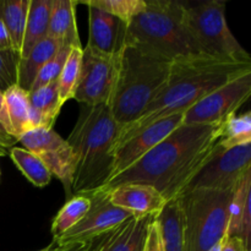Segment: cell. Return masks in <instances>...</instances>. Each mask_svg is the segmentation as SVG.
I'll use <instances>...</instances> for the list:
<instances>
[{
	"mask_svg": "<svg viewBox=\"0 0 251 251\" xmlns=\"http://www.w3.org/2000/svg\"><path fill=\"white\" fill-rule=\"evenodd\" d=\"M50 7L51 0H31L29 2L26 29L22 42L21 59L25 58L34 46L48 37Z\"/></svg>",
	"mask_w": 251,
	"mask_h": 251,
	"instance_id": "cell-22",
	"label": "cell"
},
{
	"mask_svg": "<svg viewBox=\"0 0 251 251\" xmlns=\"http://www.w3.org/2000/svg\"><path fill=\"white\" fill-rule=\"evenodd\" d=\"M126 44L171 61L205 55L189 29L186 2L179 0H146L127 25Z\"/></svg>",
	"mask_w": 251,
	"mask_h": 251,
	"instance_id": "cell-5",
	"label": "cell"
},
{
	"mask_svg": "<svg viewBox=\"0 0 251 251\" xmlns=\"http://www.w3.org/2000/svg\"><path fill=\"white\" fill-rule=\"evenodd\" d=\"M161 226L166 251H188L185 239V220L180 199L168 201L157 216Z\"/></svg>",
	"mask_w": 251,
	"mask_h": 251,
	"instance_id": "cell-20",
	"label": "cell"
},
{
	"mask_svg": "<svg viewBox=\"0 0 251 251\" xmlns=\"http://www.w3.org/2000/svg\"><path fill=\"white\" fill-rule=\"evenodd\" d=\"M82 48H71L66 63L61 70L60 76L58 78L59 88V102L63 107L68 100H74L75 90L77 87L78 77H80L81 58H82Z\"/></svg>",
	"mask_w": 251,
	"mask_h": 251,
	"instance_id": "cell-27",
	"label": "cell"
},
{
	"mask_svg": "<svg viewBox=\"0 0 251 251\" xmlns=\"http://www.w3.org/2000/svg\"><path fill=\"white\" fill-rule=\"evenodd\" d=\"M142 251H166L163 237H162L161 226L157 217L147 227L146 238Z\"/></svg>",
	"mask_w": 251,
	"mask_h": 251,
	"instance_id": "cell-33",
	"label": "cell"
},
{
	"mask_svg": "<svg viewBox=\"0 0 251 251\" xmlns=\"http://www.w3.org/2000/svg\"><path fill=\"white\" fill-rule=\"evenodd\" d=\"M64 47L56 39L47 37L31 49L25 58L20 60L17 86L26 92H29L39 70L46 65L49 59L53 58L59 49Z\"/></svg>",
	"mask_w": 251,
	"mask_h": 251,
	"instance_id": "cell-21",
	"label": "cell"
},
{
	"mask_svg": "<svg viewBox=\"0 0 251 251\" xmlns=\"http://www.w3.org/2000/svg\"><path fill=\"white\" fill-rule=\"evenodd\" d=\"M120 129L107 104L82 105L77 122L66 139L76 156L71 196L96 193L112 179Z\"/></svg>",
	"mask_w": 251,
	"mask_h": 251,
	"instance_id": "cell-3",
	"label": "cell"
},
{
	"mask_svg": "<svg viewBox=\"0 0 251 251\" xmlns=\"http://www.w3.org/2000/svg\"><path fill=\"white\" fill-rule=\"evenodd\" d=\"M251 71V61H235L207 55L178 59L154 100L140 118L120 129L115 150L153 123L169 115L186 112L195 103L229 81Z\"/></svg>",
	"mask_w": 251,
	"mask_h": 251,
	"instance_id": "cell-2",
	"label": "cell"
},
{
	"mask_svg": "<svg viewBox=\"0 0 251 251\" xmlns=\"http://www.w3.org/2000/svg\"><path fill=\"white\" fill-rule=\"evenodd\" d=\"M250 171L251 144L240 145L232 149H223L220 144L215 156L191 179L183 194L195 189H235L243 176Z\"/></svg>",
	"mask_w": 251,
	"mask_h": 251,
	"instance_id": "cell-9",
	"label": "cell"
},
{
	"mask_svg": "<svg viewBox=\"0 0 251 251\" xmlns=\"http://www.w3.org/2000/svg\"><path fill=\"white\" fill-rule=\"evenodd\" d=\"M6 49L14 48H12L11 38H10L9 33H7L6 28H5L4 24L0 21V50H6Z\"/></svg>",
	"mask_w": 251,
	"mask_h": 251,
	"instance_id": "cell-35",
	"label": "cell"
},
{
	"mask_svg": "<svg viewBox=\"0 0 251 251\" xmlns=\"http://www.w3.org/2000/svg\"><path fill=\"white\" fill-rule=\"evenodd\" d=\"M31 0H0V21L4 24L12 48L21 55L22 42L26 29Z\"/></svg>",
	"mask_w": 251,
	"mask_h": 251,
	"instance_id": "cell-23",
	"label": "cell"
},
{
	"mask_svg": "<svg viewBox=\"0 0 251 251\" xmlns=\"http://www.w3.org/2000/svg\"><path fill=\"white\" fill-rule=\"evenodd\" d=\"M251 171L235 186L228 216L227 237H238L250 248L251 235Z\"/></svg>",
	"mask_w": 251,
	"mask_h": 251,
	"instance_id": "cell-17",
	"label": "cell"
},
{
	"mask_svg": "<svg viewBox=\"0 0 251 251\" xmlns=\"http://www.w3.org/2000/svg\"><path fill=\"white\" fill-rule=\"evenodd\" d=\"M21 55L15 49L0 50V92L5 93L17 86Z\"/></svg>",
	"mask_w": 251,
	"mask_h": 251,
	"instance_id": "cell-31",
	"label": "cell"
},
{
	"mask_svg": "<svg viewBox=\"0 0 251 251\" xmlns=\"http://www.w3.org/2000/svg\"><path fill=\"white\" fill-rule=\"evenodd\" d=\"M184 113L185 112L176 113V114L169 115L164 119L153 123L146 129L140 131L139 134L135 135L132 139L127 140L122 146L118 147L114 152V167H113L112 179L129 169L132 164L140 161L159 142L163 141L176 127L183 125Z\"/></svg>",
	"mask_w": 251,
	"mask_h": 251,
	"instance_id": "cell-13",
	"label": "cell"
},
{
	"mask_svg": "<svg viewBox=\"0 0 251 251\" xmlns=\"http://www.w3.org/2000/svg\"><path fill=\"white\" fill-rule=\"evenodd\" d=\"M223 149H232L240 145L251 144V113L233 114L223 122L222 139L220 141Z\"/></svg>",
	"mask_w": 251,
	"mask_h": 251,
	"instance_id": "cell-28",
	"label": "cell"
},
{
	"mask_svg": "<svg viewBox=\"0 0 251 251\" xmlns=\"http://www.w3.org/2000/svg\"><path fill=\"white\" fill-rule=\"evenodd\" d=\"M173 61L126 44L119 55L118 74L108 107L123 127L140 118L166 85Z\"/></svg>",
	"mask_w": 251,
	"mask_h": 251,
	"instance_id": "cell-4",
	"label": "cell"
},
{
	"mask_svg": "<svg viewBox=\"0 0 251 251\" xmlns=\"http://www.w3.org/2000/svg\"><path fill=\"white\" fill-rule=\"evenodd\" d=\"M225 239H226V238H225ZM225 239L221 240V242L217 243V244H216V245H213V247L211 248V249L208 250V251H221V249H222V245H223V242H225Z\"/></svg>",
	"mask_w": 251,
	"mask_h": 251,
	"instance_id": "cell-36",
	"label": "cell"
},
{
	"mask_svg": "<svg viewBox=\"0 0 251 251\" xmlns=\"http://www.w3.org/2000/svg\"><path fill=\"white\" fill-rule=\"evenodd\" d=\"M6 150H4V149H1V147H0V157L1 156H5V154H6Z\"/></svg>",
	"mask_w": 251,
	"mask_h": 251,
	"instance_id": "cell-38",
	"label": "cell"
},
{
	"mask_svg": "<svg viewBox=\"0 0 251 251\" xmlns=\"http://www.w3.org/2000/svg\"><path fill=\"white\" fill-rule=\"evenodd\" d=\"M36 251H55V248H54V244H53V243H51V244L48 245V247L43 248V249L36 250Z\"/></svg>",
	"mask_w": 251,
	"mask_h": 251,
	"instance_id": "cell-37",
	"label": "cell"
},
{
	"mask_svg": "<svg viewBox=\"0 0 251 251\" xmlns=\"http://www.w3.org/2000/svg\"><path fill=\"white\" fill-rule=\"evenodd\" d=\"M119 56H105L82 48L80 77L74 100L82 105L107 104L112 97L118 74Z\"/></svg>",
	"mask_w": 251,
	"mask_h": 251,
	"instance_id": "cell-12",
	"label": "cell"
},
{
	"mask_svg": "<svg viewBox=\"0 0 251 251\" xmlns=\"http://www.w3.org/2000/svg\"><path fill=\"white\" fill-rule=\"evenodd\" d=\"M186 22L205 55L235 61H251L247 50L232 33L226 20V2L207 0L186 4Z\"/></svg>",
	"mask_w": 251,
	"mask_h": 251,
	"instance_id": "cell-7",
	"label": "cell"
},
{
	"mask_svg": "<svg viewBox=\"0 0 251 251\" xmlns=\"http://www.w3.org/2000/svg\"><path fill=\"white\" fill-rule=\"evenodd\" d=\"M24 149L36 154L50 172L63 183L66 194L71 196V184L76 169V156L73 147L53 129L36 127L20 137Z\"/></svg>",
	"mask_w": 251,
	"mask_h": 251,
	"instance_id": "cell-10",
	"label": "cell"
},
{
	"mask_svg": "<svg viewBox=\"0 0 251 251\" xmlns=\"http://www.w3.org/2000/svg\"><path fill=\"white\" fill-rule=\"evenodd\" d=\"M77 4L97 7L129 25V22L144 9L146 0H88L77 1Z\"/></svg>",
	"mask_w": 251,
	"mask_h": 251,
	"instance_id": "cell-29",
	"label": "cell"
},
{
	"mask_svg": "<svg viewBox=\"0 0 251 251\" xmlns=\"http://www.w3.org/2000/svg\"><path fill=\"white\" fill-rule=\"evenodd\" d=\"M2 96L12 130L20 140V137L27 131L36 129L32 119L28 92L20 88L19 86H14L2 93Z\"/></svg>",
	"mask_w": 251,
	"mask_h": 251,
	"instance_id": "cell-24",
	"label": "cell"
},
{
	"mask_svg": "<svg viewBox=\"0 0 251 251\" xmlns=\"http://www.w3.org/2000/svg\"><path fill=\"white\" fill-rule=\"evenodd\" d=\"M251 96V71L203 97L184 113V124L223 123L247 102Z\"/></svg>",
	"mask_w": 251,
	"mask_h": 251,
	"instance_id": "cell-11",
	"label": "cell"
},
{
	"mask_svg": "<svg viewBox=\"0 0 251 251\" xmlns=\"http://www.w3.org/2000/svg\"><path fill=\"white\" fill-rule=\"evenodd\" d=\"M70 50L71 47H61V48L56 51L55 55L47 61L46 65L39 70L38 75H37L36 80H34L29 92L37 90V88L39 87H43V86L46 85H49V83L54 82V81H58L61 70H63L64 65H65L66 63V59H68L69 54H70Z\"/></svg>",
	"mask_w": 251,
	"mask_h": 251,
	"instance_id": "cell-30",
	"label": "cell"
},
{
	"mask_svg": "<svg viewBox=\"0 0 251 251\" xmlns=\"http://www.w3.org/2000/svg\"><path fill=\"white\" fill-rule=\"evenodd\" d=\"M19 142V137L14 132L5 107L4 96L0 92V147L6 150L14 147Z\"/></svg>",
	"mask_w": 251,
	"mask_h": 251,
	"instance_id": "cell-32",
	"label": "cell"
},
{
	"mask_svg": "<svg viewBox=\"0 0 251 251\" xmlns=\"http://www.w3.org/2000/svg\"><path fill=\"white\" fill-rule=\"evenodd\" d=\"M87 198L91 200L90 210L77 225L53 240L55 251H68L76 247H83L132 216L127 211L113 205L103 189L90 194Z\"/></svg>",
	"mask_w": 251,
	"mask_h": 251,
	"instance_id": "cell-8",
	"label": "cell"
},
{
	"mask_svg": "<svg viewBox=\"0 0 251 251\" xmlns=\"http://www.w3.org/2000/svg\"><path fill=\"white\" fill-rule=\"evenodd\" d=\"M76 5L74 0H51L49 16L48 37L71 48L82 47L76 26Z\"/></svg>",
	"mask_w": 251,
	"mask_h": 251,
	"instance_id": "cell-18",
	"label": "cell"
},
{
	"mask_svg": "<svg viewBox=\"0 0 251 251\" xmlns=\"http://www.w3.org/2000/svg\"><path fill=\"white\" fill-rule=\"evenodd\" d=\"M88 7L87 48L105 56H119L126 46L127 24L93 6Z\"/></svg>",
	"mask_w": 251,
	"mask_h": 251,
	"instance_id": "cell-14",
	"label": "cell"
},
{
	"mask_svg": "<svg viewBox=\"0 0 251 251\" xmlns=\"http://www.w3.org/2000/svg\"><path fill=\"white\" fill-rule=\"evenodd\" d=\"M157 216H131L86 244V251H142L147 227Z\"/></svg>",
	"mask_w": 251,
	"mask_h": 251,
	"instance_id": "cell-15",
	"label": "cell"
},
{
	"mask_svg": "<svg viewBox=\"0 0 251 251\" xmlns=\"http://www.w3.org/2000/svg\"><path fill=\"white\" fill-rule=\"evenodd\" d=\"M221 251H250V248L240 238L226 237Z\"/></svg>",
	"mask_w": 251,
	"mask_h": 251,
	"instance_id": "cell-34",
	"label": "cell"
},
{
	"mask_svg": "<svg viewBox=\"0 0 251 251\" xmlns=\"http://www.w3.org/2000/svg\"><path fill=\"white\" fill-rule=\"evenodd\" d=\"M103 190L113 205L132 216H157L167 203L162 194L147 184L125 183Z\"/></svg>",
	"mask_w": 251,
	"mask_h": 251,
	"instance_id": "cell-16",
	"label": "cell"
},
{
	"mask_svg": "<svg viewBox=\"0 0 251 251\" xmlns=\"http://www.w3.org/2000/svg\"><path fill=\"white\" fill-rule=\"evenodd\" d=\"M10 157L19 171L26 176L27 180L36 188H44L51 180V174L46 164L32 152L24 147H12Z\"/></svg>",
	"mask_w": 251,
	"mask_h": 251,
	"instance_id": "cell-25",
	"label": "cell"
},
{
	"mask_svg": "<svg viewBox=\"0 0 251 251\" xmlns=\"http://www.w3.org/2000/svg\"><path fill=\"white\" fill-rule=\"evenodd\" d=\"M234 189H195L180 196L188 251H208L227 237Z\"/></svg>",
	"mask_w": 251,
	"mask_h": 251,
	"instance_id": "cell-6",
	"label": "cell"
},
{
	"mask_svg": "<svg viewBox=\"0 0 251 251\" xmlns=\"http://www.w3.org/2000/svg\"><path fill=\"white\" fill-rule=\"evenodd\" d=\"M91 207V200L87 196L76 195L73 196L65 205L61 207L58 215L51 223V235L53 239L60 237L63 233L68 232L70 228L77 225Z\"/></svg>",
	"mask_w": 251,
	"mask_h": 251,
	"instance_id": "cell-26",
	"label": "cell"
},
{
	"mask_svg": "<svg viewBox=\"0 0 251 251\" xmlns=\"http://www.w3.org/2000/svg\"><path fill=\"white\" fill-rule=\"evenodd\" d=\"M34 127L53 129V125L63 107L59 102L58 81L28 92Z\"/></svg>",
	"mask_w": 251,
	"mask_h": 251,
	"instance_id": "cell-19",
	"label": "cell"
},
{
	"mask_svg": "<svg viewBox=\"0 0 251 251\" xmlns=\"http://www.w3.org/2000/svg\"><path fill=\"white\" fill-rule=\"evenodd\" d=\"M222 131L223 123L180 125L103 189L141 183L153 186L167 202L180 198L191 179L215 156Z\"/></svg>",
	"mask_w": 251,
	"mask_h": 251,
	"instance_id": "cell-1",
	"label": "cell"
}]
</instances>
